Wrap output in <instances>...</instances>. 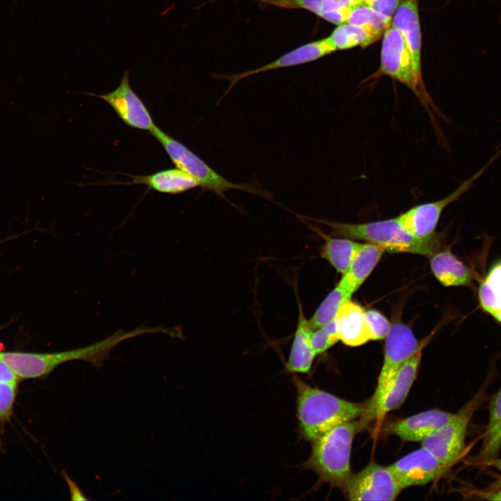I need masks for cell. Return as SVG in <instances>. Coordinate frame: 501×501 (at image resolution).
<instances>
[{"instance_id":"18","label":"cell","mask_w":501,"mask_h":501,"mask_svg":"<svg viewBox=\"0 0 501 501\" xmlns=\"http://www.w3.org/2000/svg\"><path fill=\"white\" fill-rule=\"evenodd\" d=\"M384 252L383 248L375 244H361L337 284L352 296L371 274Z\"/></svg>"},{"instance_id":"16","label":"cell","mask_w":501,"mask_h":501,"mask_svg":"<svg viewBox=\"0 0 501 501\" xmlns=\"http://www.w3.org/2000/svg\"><path fill=\"white\" fill-rule=\"evenodd\" d=\"M335 322L339 340L349 347H359L372 340L365 310L351 299L340 308Z\"/></svg>"},{"instance_id":"12","label":"cell","mask_w":501,"mask_h":501,"mask_svg":"<svg viewBox=\"0 0 501 501\" xmlns=\"http://www.w3.org/2000/svg\"><path fill=\"white\" fill-rule=\"evenodd\" d=\"M388 466L402 489L431 482L449 468L422 446Z\"/></svg>"},{"instance_id":"33","label":"cell","mask_w":501,"mask_h":501,"mask_svg":"<svg viewBox=\"0 0 501 501\" xmlns=\"http://www.w3.org/2000/svg\"><path fill=\"white\" fill-rule=\"evenodd\" d=\"M19 377L3 361L0 360V382L17 383Z\"/></svg>"},{"instance_id":"36","label":"cell","mask_w":501,"mask_h":501,"mask_svg":"<svg viewBox=\"0 0 501 501\" xmlns=\"http://www.w3.org/2000/svg\"><path fill=\"white\" fill-rule=\"evenodd\" d=\"M482 463L487 466L494 468L501 472V459L492 457L484 459Z\"/></svg>"},{"instance_id":"25","label":"cell","mask_w":501,"mask_h":501,"mask_svg":"<svg viewBox=\"0 0 501 501\" xmlns=\"http://www.w3.org/2000/svg\"><path fill=\"white\" fill-rule=\"evenodd\" d=\"M479 301L482 309L490 315L501 310V261L492 267L481 284Z\"/></svg>"},{"instance_id":"9","label":"cell","mask_w":501,"mask_h":501,"mask_svg":"<svg viewBox=\"0 0 501 501\" xmlns=\"http://www.w3.org/2000/svg\"><path fill=\"white\" fill-rule=\"evenodd\" d=\"M500 157L501 141L496 147V151L486 164L470 177L461 182L451 193L440 200L422 203L410 208L397 217L398 221L410 234L417 238L431 236L436 232L435 230L443 210L469 191L475 181Z\"/></svg>"},{"instance_id":"28","label":"cell","mask_w":501,"mask_h":501,"mask_svg":"<svg viewBox=\"0 0 501 501\" xmlns=\"http://www.w3.org/2000/svg\"><path fill=\"white\" fill-rule=\"evenodd\" d=\"M335 320L313 331L311 344L317 355L326 351L339 341Z\"/></svg>"},{"instance_id":"3","label":"cell","mask_w":501,"mask_h":501,"mask_svg":"<svg viewBox=\"0 0 501 501\" xmlns=\"http://www.w3.org/2000/svg\"><path fill=\"white\" fill-rule=\"evenodd\" d=\"M367 423L360 418L340 424L313 440L311 454L302 465L312 470L319 483L344 492L353 473L350 459L355 435Z\"/></svg>"},{"instance_id":"35","label":"cell","mask_w":501,"mask_h":501,"mask_svg":"<svg viewBox=\"0 0 501 501\" xmlns=\"http://www.w3.org/2000/svg\"><path fill=\"white\" fill-rule=\"evenodd\" d=\"M501 447V431L483 459L494 457Z\"/></svg>"},{"instance_id":"38","label":"cell","mask_w":501,"mask_h":501,"mask_svg":"<svg viewBox=\"0 0 501 501\" xmlns=\"http://www.w3.org/2000/svg\"><path fill=\"white\" fill-rule=\"evenodd\" d=\"M499 323L501 324V310H495L491 314Z\"/></svg>"},{"instance_id":"7","label":"cell","mask_w":501,"mask_h":501,"mask_svg":"<svg viewBox=\"0 0 501 501\" xmlns=\"http://www.w3.org/2000/svg\"><path fill=\"white\" fill-rule=\"evenodd\" d=\"M431 336L420 341L408 325L400 321L391 325L385 338L383 361L376 386L373 395L366 402L367 409L364 418L367 421L374 418L383 397L400 367L419 349L424 348Z\"/></svg>"},{"instance_id":"34","label":"cell","mask_w":501,"mask_h":501,"mask_svg":"<svg viewBox=\"0 0 501 501\" xmlns=\"http://www.w3.org/2000/svg\"><path fill=\"white\" fill-rule=\"evenodd\" d=\"M475 495L482 500L501 501V488L477 491Z\"/></svg>"},{"instance_id":"24","label":"cell","mask_w":501,"mask_h":501,"mask_svg":"<svg viewBox=\"0 0 501 501\" xmlns=\"http://www.w3.org/2000/svg\"><path fill=\"white\" fill-rule=\"evenodd\" d=\"M351 298V296L337 284L309 319L312 328L315 330L333 321L341 306Z\"/></svg>"},{"instance_id":"17","label":"cell","mask_w":501,"mask_h":501,"mask_svg":"<svg viewBox=\"0 0 501 501\" xmlns=\"http://www.w3.org/2000/svg\"><path fill=\"white\" fill-rule=\"evenodd\" d=\"M297 302V324L285 365V371L291 374H309L317 356L311 344V335L314 330L303 313L298 296Z\"/></svg>"},{"instance_id":"27","label":"cell","mask_w":501,"mask_h":501,"mask_svg":"<svg viewBox=\"0 0 501 501\" xmlns=\"http://www.w3.org/2000/svg\"><path fill=\"white\" fill-rule=\"evenodd\" d=\"M501 431V387L492 397L489 404V416L484 433L481 456L484 459Z\"/></svg>"},{"instance_id":"14","label":"cell","mask_w":501,"mask_h":501,"mask_svg":"<svg viewBox=\"0 0 501 501\" xmlns=\"http://www.w3.org/2000/svg\"><path fill=\"white\" fill-rule=\"evenodd\" d=\"M454 413L431 409L386 424L385 431L411 442L422 441L445 425Z\"/></svg>"},{"instance_id":"21","label":"cell","mask_w":501,"mask_h":501,"mask_svg":"<svg viewBox=\"0 0 501 501\" xmlns=\"http://www.w3.org/2000/svg\"><path fill=\"white\" fill-rule=\"evenodd\" d=\"M130 184H141L159 193L177 194L199 186L198 182L187 173L177 168L162 170L148 175H130Z\"/></svg>"},{"instance_id":"13","label":"cell","mask_w":501,"mask_h":501,"mask_svg":"<svg viewBox=\"0 0 501 501\" xmlns=\"http://www.w3.org/2000/svg\"><path fill=\"white\" fill-rule=\"evenodd\" d=\"M333 51H335V49L329 37H327L299 46L259 67L234 74H216V77L218 79H223L230 81V85L221 98L227 95L239 81L250 76L266 71L310 63L331 54Z\"/></svg>"},{"instance_id":"6","label":"cell","mask_w":501,"mask_h":501,"mask_svg":"<svg viewBox=\"0 0 501 501\" xmlns=\"http://www.w3.org/2000/svg\"><path fill=\"white\" fill-rule=\"evenodd\" d=\"M151 134L160 143L176 167L194 177L203 190L212 191L223 198H226L225 192L233 189L269 198L271 194L255 184H237L225 179L185 145L169 136L157 125Z\"/></svg>"},{"instance_id":"15","label":"cell","mask_w":501,"mask_h":501,"mask_svg":"<svg viewBox=\"0 0 501 501\" xmlns=\"http://www.w3.org/2000/svg\"><path fill=\"white\" fill-rule=\"evenodd\" d=\"M422 350L423 348L419 349L398 370L376 409L374 418L383 417L405 401L418 376Z\"/></svg>"},{"instance_id":"22","label":"cell","mask_w":501,"mask_h":501,"mask_svg":"<svg viewBox=\"0 0 501 501\" xmlns=\"http://www.w3.org/2000/svg\"><path fill=\"white\" fill-rule=\"evenodd\" d=\"M312 228L324 240L320 248L321 257L328 261L337 272L345 273L361 243L345 237H331Z\"/></svg>"},{"instance_id":"20","label":"cell","mask_w":501,"mask_h":501,"mask_svg":"<svg viewBox=\"0 0 501 501\" xmlns=\"http://www.w3.org/2000/svg\"><path fill=\"white\" fill-rule=\"evenodd\" d=\"M429 258L433 275L443 285L468 287L472 285V273L450 248L444 247Z\"/></svg>"},{"instance_id":"23","label":"cell","mask_w":501,"mask_h":501,"mask_svg":"<svg viewBox=\"0 0 501 501\" xmlns=\"http://www.w3.org/2000/svg\"><path fill=\"white\" fill-rule=\"evenodd\" d=\"M383 35V33L369 26L344 23L337 25L328 37L337 51L358 46L366 47L375 42Z\"/></svg>"},{"instance_id":"5","label":"cell","mask_w":501,"mask_h":501,"mask_svg":"<svg viewBox=\"0 0 501 501\" xmlns=\"http://www.w3.org/2000/svg\"><path fill=\"white\" fill-rule=\"evenodd\" d=\"M381 76H388L411 90L431 119L435 114L441 116L424 86L422 70L415 65L402 35L392 24L383 35L380 68L372 77Z\"/></svg>"},{"instance_id":"4","label":"cell","mask_w":501,"mask_h":501,"mask_svg":"<svg viewBox=\"0 0 501 501\" xmlns=\"http://www.w3.org/2000/svg\"><path fill=\"white\" fill-rule=\"evenodd\" d=\"M331 228L335 236L361 239L383 248L390 253L431 255L444 248V234L436 232L425 238L410 234L397 218L363 223H348L315 219Z\"/></svg>"},{"instance_id":"31","label":"cell","mask_w":501,"mask_h":501,"mask_svg":"<svg viewBox=\"0 0 501 501\" xmlns=\"http://www.w3.org/2000/svg\"><path fill=\"white\" fill-rule=\"evenodd\" d=\"M402 1L403 0H363V3L392 19Z\"/></svg>"},{"instance_id":"19","label":"cell","mask_w":501,"mask_h":501,"mask_svg":"<svg viewBox=\"0 0 501 501\" xmlns=\"http://www.w3.org/2000/svg\"><path fill=\"white\" fill-rule=\"evenodd\" d=\"M391 24L402 35L415 65L421 70L422 36L418 0H403L392 16Z\"/></svg>"},{"instance_id":"37","label":"cell","mask_w":501,"mask_h":501,"mask_svg":"<svg viewBox=\"0 0 501 501\" xmlns=\"http://www.w3.org/2000/svg\"><path fill=\"white\" fill-rule=\"evenodd\" d=\"M498 488H501V477L498 478V479L491 485L490 489L488 490H494Z\"/></svg>"},{"instance_id":"11","label":"cell","mask_w":501,"mask_h":501,"mask_svg":"<svg viewBox=\"0 0 501 501\" xmlns=\"http://www.w3.org/2000/svg\"><path fill=\"white\" fill-rule=\"evenodd\" d=\"M88 95L106 102L119 118L131 128L152 132L157 126L150 111L132 88L128 71L125 72L120 84L113 91L102 95Z\"/></svg>"},{"instance_id":"29","label":"cell","mask_w":501,"mask_h":501,"mask_svg":"<svg viewBox=\"0 0 501 501\" xmlns=\"http://www.w3.org/2000/svg\"><path fill=\"white\" fill-rule=\"evenodd\" d=\"M365 315L372 335V340L385 339L391 328L388 319L382 313L374 309L365 310Z\"/></svg>"},{"instance_id":"2","label":"cell","mask_w":501,"mask_h":501,"mask_svg":"<svg viewBox=\"0 0 501 501\" xmlns=\"http://www.w3.org/2000/svg\"><path fill=\"white\" fill-rule=\"evenodd\" d=\"M141 335V330L138 327L129 331L118 329L101 341L71 350L51 353L0 351V360L6 363L19 379L42 378L60 365L75 360L88 362L100 368L118 344Z\"/></svg>"},{"instance_id":"8","label":"cell","mask_w":501,"mask_h":501,"mask_svg":"<svg viewBox=\"0 0 501 501\" xmlns=\"http://www.w3.org/2000/svg\"><path fill=\"white\" fill-rule=\"evenodd\" d=\"M485 388L477 393L440 429L422 441V446L434 454L450 468L461 455L465 448L468 427L475 411L485 397Z\"/></svg>"},{"instance_id":"26","label":"cell","mask_w":501,"mask_h":501,"mask_svg":"<svg viewBox=\"0 0 501 501\" xmlns=\"http://www.w3.org/2000/svg\"><path fill=\"white\" fill-rule=\"evenodd\" d=\"M391 18L383 15L365 4L361 3L351 10L346 23L369 26L375 30L384 33V31L391 24Z\"/></svg>"},{"instance_id":"10","label":"cell","mask_w":501,"mask_h":501,"mask_svg":"<svg viewBox=\"0 0 501 501\" xmlns=\"http://www.w3.org/2000/svg\"><path fill=\"white\" fill-rule=\"evenodd\" d=\"M403 489L389 466L372 461L353 473L344 493L349 500H395Z\"/></svg>"},{"instance_id":"30","label":"cell","mask_w":501,"mask_h":501,"mask_svg":"<svg viewBox=\"0 0 501 501\" xmlns=\"http://www.w3.org/2000/svg\"><path fill=\"white\" fill-rule=\"evenodd\" d=\"M17 383L0 382V420L10 418L16 397Z\"/></svg>"},{"instance_id":"32","label":"cell","mask_w":501,"mask_h":501,"mask_svg":"<svg viewBox=\"0 0 501 501\" xmlns=\"http://www.w3.org/2000/svg\"><path fill=\"white\" fill-rule=\"evenodd\" d=\"M63 478L65 480L71 495V500H88V498L84 495L79 486L74 482L66 473H63Z\"/></svg>"},{"instance_id":"1","label":"cell","mask_w":501,"mask_h":501,"mask_svg":"<svg viewBox=\"0 0 501 501\" xmlns=\"http://www.w3.org/2000/svg\"><path fill=\"white\" fill-rule=\"evenodd\" d=\"M292 381L296 390V416L301 436L312 443L333 427L363 417L367 403H356L312 386L296 374Z\"/></svg>"}]
</instances>
